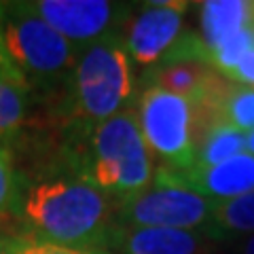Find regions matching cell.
<instances>
[{"mask_svg": "<svg viewBox=\"0 0 254 254\" xmlns=\"http://www.w3.org/2000/svg\"><path fill=\"white\" fill-rule=\"evenodd\" d=\"M254 19V2L246 0H208L201 4V41L208 51Z\"/></svg>", "mask_w": 254, "mask_h": 254, "instance_id": "8fae6325", "label": "cell"}, {"mask_svg": "<svg viewBox=\"0 0 254 254\" xmlns=\"http://www.w3.org/2000/svg\"><path fill=\"white\" fill-rule=\"evenodd\" d=\"M136 119L150 155L161 161L159 168L172 174L193 168L197 161L193 108L185 98L144 85L138 95Z\"/></svg>", "mask_w": 254, "mask_h": 254, "instance_id": "5b68a950", "label": "cell"}, {"mask_svg": "<svg viewBox=\"0 0 254 254\" xmlns=\"http://www.w3.org/2000/svg\"><path fill=\"white\" fill-rule=\"evenodd\" d=\"M240 254H254V233L248 237V240L244 242V246H242Z\"/></svg>", "mask_w": 254, "mask_h": 254, "instance_id": "ffe728a7", "label": "cell"}, {"mask_svg": "<svg viewBox=\"0 0 254 254\" xmlns=\"http://www.w3.org/2000/svg\"><path fill=\"white\" fill-rule=\"evenodd\" d=\"M246 148L250 150V155H254V129L246 136Z\"/></svg>", "mask_w": 254, "mask_h": 254, "instance_id": "44dd1931", "label": "cell"}, {"mask_svg": "<svg viewBox=\"0 0 254 254\" xmlns=\"http://www.w3.org/2000/svg\"><path fill=\"white\" fill-rule=\"evenodd\" d=\"M32 9L76 47L117 34V26L127 17L123 4L104 0H41L32 2Z\"/></svg>", "mask_w": 254, "mask_h": 254, "instance_id": "52a82bcc", "label": "cell"}, {"mask_svg": "<svg viewBox=\"0 0 254 254\" xmlns=\"http://www.w3.org/2000/svg\"><path fill=\"white\" fill-rule=\"evenodd\" d=\"M30 89L0 51V142L15 136L28 117Z\"/></svg>", "mask_w": 254, "mask_h": 254, "instance_id": "7c38bea8", "label": "cell"}, {"mask_svg": "<svg viewBox=\"0 0 254 254\" xmlns=\"http://www.w3.org/2000/svg\"><path fill=\"white\" fill-rule=\"evenodd\" d=\"M0 254H6V248H4V240H0Z\"/></svg>", "mask_w": 254, "mask_h": 254, "instance_id": "7402d4cb", "label": "cell"}, {"mask_svg": "<svg viewBox=\"0 0 254 254\" xmlns=\"http://www.w3.org/2000/svg\"><path fill=\"white\" fill-rule=\"evenodd\" d=\"M220 119L231 123L240 131L254 129V89L237 87L235 83L220 104Z\"/></svg>", "mask_w": 254, "mask_h": 254, "instance_id": "2e32d148", "label": "cell"}, {"mask_svg": "<svg viewBox=\"0 0 254 254\" xmlns=\"http://www.w3.org/2000/svg\"><path fill=\"white\" fill-rule=\"evenodd\" d=\"M187 2H148L125 30L123 45L131 64L153 68L172 51L182 36Z\"/></svg>", "mask_w": 254, "mask_h": 254, "instance_id": "ba28073f", "label": "cell"}, {"mask_svg": "<svg viewBox=\"0 0 254 254\" xmlns=\"http://www.w3.org/2000/svg\"><path fill=\"white\" fill-rule=\"evenodd\" d=\"M155 174L193 189L212 201H227L254 190V155L242 153L218 165H193L180 174L157 168Z\"/></svg>", "mask_w": 254, "mask_h": 254, "instance_id": "30bf717a", "label": "cell"}, {"mask_svg": "<svg viewBox=\"0 0 254 254\" xmlns=\"http://www.w3.org/2000/svg\"><path fill=\"white\" fill-rule=\"evenodd\" d=\"M214 242L233 240L254 233V190L227 201L214 203V212L205 231Z\"/></svg>", "mask_w": 254, "mask_h": 254, "instance_id": "4fadbf2b", "label": "cell"}, {"mask_svg": "<svg viewBox=\"0 0 254 254\" xmlns=\"http://www.w3.org/2000/svg\"><path fill=\"white\" fill-rule=\"evenodd\" d=\"M0 51L30 91H53L72 78L78 47L53 30L32 2L2 4Z\"/></svg>", "mask_w": 254, "mask_h": 254, "instance_id": "3957f363", "label": "cell"}, {"mask_svg": "<svg viewBox=\"0 0 254 254\" xmlns=\"http://www.w3.org/2000/svg\"><path fill=\"white\" fill-rule=\"evenodd\" d=\"M252 49H254V32H252V26H246L240 32H235V34L225 38L216 49H212L210 62H212V66L227 78L233 72V68L240 64V60Z\"/></svg>", "mask_w": 254, "mask_h": 254, "instance_id": "9a60e30c", "label": "cell"}, {"mask_svg": "<svg viewBox=\"0 0 254 254\" xmlns=\"http://www.w3.org/2000/svg\"><path fill=\"white\" fill-rule=\"evenodd\" d=\"M214 203L193 189H187L155 174L153 185L138 195L117 199V222L129 227L205 231Z\"/></svg>", "mask_w": 254, "mask_h": 254, "instance_id": "8992f818", "label": "cell"}, {"mask_svg": "<svg viewBox=\"0 0 254 254\" xmlns=\"http://www.w3.org/2000/svg\"><path fill=\"white\" fill-rule=\"evenodd\" d=\"M231 83H242V85H252L254 89V49L248 51L240 60V64L233 68V72L227 76Z\"/></svg>", "mask_w": 254, "mask_h": 254, "instance_id": "d6986e66", "label": "cell"}, {"mask_svg": "<svg viewBox=\"0 0 254 254\" xmlns=\"http://www.w3.org/2000/svg\"><path fill=\"white\" fill-rule=\"evenodd\" d=\"M133 95V64L123 34H108L78 51L68 83V117L89 127L127 108Z\"/></svg>", "mask_w": 254, "mask_h": 254, "instance_id": "277c9868", "label": "cell"}, {"mask_svg": "<svg viewBox=\"0 0 254 254\" xmlns=\"http://www.w3.org/2000/svg\"><path fill=\"white\" fill-rule=\"evenodd\" d=\"M21 201V185L13 165V157L9 148L0 144V225H4L6 218L19 212Z\"/></svg>", "mask_w": 254, "mask_h": 254, "instance_id": "e0dca14e", "label": "cell"}, {"mask_svg": "<svg viewBox=\"0 0 254 254\" xmlns=\"http://www.w3.org/2000/svg\"><path fill=\"white\" fill-rule=\"evenodd\" d=\"M250 26H252V32H254V19H252V23H250Z\"/></svg>", "mask_w": 254, "mask_h": 254, "instance_id": "603a6c76", "label": "cell"}, {"mask_svg": "<svg viewBox=\"0 0 254 254\" xmlns=\"http://www.w3.org/2000/svg\"><path fill=\"white\" fill-rule=\"evenodd\" d=\"M246 148V133L227 121H216L197 146L195 165H218L242 155Z\"/></svg>", "mask_w": 254, "mask_h": 254, "instance_id": "5bb4252c", "label": "cell"}, {"mask_svg": "<svg viewBox=\"0 0 254 254\" xmlns=\"http://www.w3.org/2000/svg\"><path fill=\"white\" fill-rule=\"evenodd\" d=\"M0 13H2V4H0Z\"/></svg>", "mask_w": 254, "mask_h": 254, "instance_id": "cb8c5ba5", "label": "cell"}, {"mask_svg": "<svg viewBox=\"0 0 254 254\" xmlns=\"http://www.w3.org/2000/svg\"><path fill=\"white\" fill-rule=\"evenodd\" d=\"M78 140L83 144L68 153V165L95 189L125 199L153 185V155L129 106L106 121L83 127Z\"/></svg>", "mask_w": 254, "mask_h": 254, "instance_id": "7a4b0ae2", "label": "cell"}, {"mask_svg": "<svg viewBox=\"0 0 254 254\" xmlns=\"http://www.w3.org/2000/svg\"><path fill=\"white\" fill-rule=\"evenodd\" d=\"M19 214L28 233L93 252L117 225V199L72 170L51 172L21 190Z\"/></svg>", "mask_w": 254, "mask_h": 254, "instance_id": "6da1fadb", "label": "cell"}, {"mask_svg": "<svg viewBox=\"0 0 254 254\" xmlns=\"http://www.w3.org/2000/svg\"><path fill=\"white\" fill-rule=\"evenodd\" d=\"M216 242L203 231L117 225L93 254H210Z\"/></svg>", "mask_w": 254, "mask_h": 254, "instance_id": "9c48e42d", "label": "cell"}, {"mask_svg": "<svg viewBox=\"0 0 254 254\" xmlns=\"http://www.w3.org/2000/svg\"><path fill=\"white\" fill-rule=\"evenodd\" d=\"M4 248H6V254H93L89 250L70 248V246L43 240V237L32 235L28 231L4 240Z\"/></svg>", "mask_w": 254, "mask_h": 254, "instance_id": "ac0fdd59", "label": "cell"}]
</instances>
